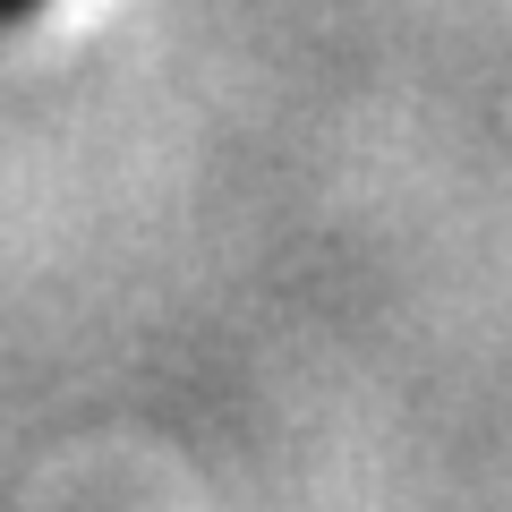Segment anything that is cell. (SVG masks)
<instances>
[{
	"instance_id": "1",
	"label": "cell",
	"mask_w": 512,
	"mask_h": 512,
	"mask_svg": "<svg viewBox=\"0 0 512 512\" xmlns=\"http://www.w3.org/2000/svg\"><path fill=\"white\" fill-rule=\"evenodd\" d=\"M35 9H43V0H0V35H9V26H26Z\"/></svg>"
}]
</instances>
